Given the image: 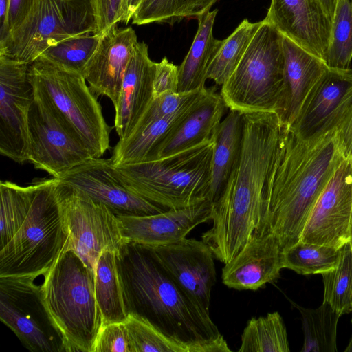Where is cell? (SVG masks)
Masks as SVG:
<instances>
[{
	"mask_svg": "<svg viewBox=\"0 0 352 352\" xmlns=\"http://www.w3.org/2000/svg\"><path fill=\"white\" fill-rule=\"evenodd\" d=\"M335 135L344 159L352 161V104L336 129Z\"/></svg>",
	"mask_w": 352,
	"mask_h": 352,
	"instance_id": "7bdbcfd3",
	"label": "cell"
},
{
	"mask_svg": "<svg viewBox=\"0 0 352 352\" xmlns=\"http://www.w3.org/2000/svg\"><path fill=\"white\" fill-rule=\"evenodd\" d=\"M344 160L335 132L304 141L285 126L265 183L256 233H273L283 252L298 243L314 206Z\"/></svg>",
	"mask_w": 352,
	"mask_h": 352,
	"instance_id": "7a4b0ae2",
	"label": "cell"
},
{
	"mask_svg": "<svg viewBox=\"0 0 352 352\" xmlns=\"http://www.w3.org/2000/svg\"><path fill=\"white\" fill-rule=\"evenodd\" d=\"M212 208V202L206 199L155 214L117 217L126 243L157 246L186 238L198 225L211 220Z\"/></svg>",
	"mask_w": 352,
	"mask_h": 352,
	"instance_id": "d6986e66",
	"label": "cell"
},
{
	"mask_svg": "<svg viewBox=\"0 0 352 352\" xmlns=\"http://www.w3.org/2000/svg\"><path fill=\"white\" fill-rule=\"evenodd\" d=\"M340 249L299 241L283 252V268L302 275L322 274L336 267Z\"/></svg>",
	"mask_w": 352,
	"mask_h": 352,
	"instance_id": "836d02e7",
	"label": "cell"
},
{
	"mask_svg": "<svg viewBox=\"0 0 352 352\" xmlns=\"http://www.w3.org/2000/svg\"><path fill=\"white\" fill-rule=\"evenodd\" d=\"M283 34L265 19L239 65L221 85L230 110L243 114L279 111L284 87Z\"/></svg>",
	"mask_w": 352,
	"mask_h": 352,
	"instance_id": "52a82bcc",
	"label": "cell"
},
{
	"mask_svg": "<svg viewBox=\"0 0 352 352\" xmlns=\"http://www.w3.org/2000/svg\"><path fill=\"white\" fill-rule=\"evenodd\" d=\"M217 0H190L188 16L195 17L202 12L210 10Z\"/></svg>",
	"mask_w": 352,
	"mask_h": 352,
	"instance_id": "bcb514c9",
	"label": "cell"
},
{
	"mask_svg": "<svg viewBox=\"0 0 352 352\" xmlns=\"http://www.w3.org/2000/svg\"><path fill=\"white\" fill-rule=\"evenodd\" d=\"M294 305L302 317L304 344L301 352L337 351V327L341 316L324 302L316 309Z\"/></svg>",
	"mask_w": 352,
	"mask_h": 352,
	"instance_id": "f1b7e54d",
	"label": "cell"
},
{
	"mask_svg": "<svg viewBox=\"0 0 352 352\" xmlns=\"http://www.w3.org/2000/svg\"><path fill=\"white\" fill-rule=\"evenodd\" d=\"M34 96L28 118V162L58 178L94 157L54 109L34 94Z\"/></svg>",
	"mask_w": 352,
	"mask_h": 352,
	"instance_id": "8fae6325",
	"label": "cell"
},
{
	"mask_svg": "<svg viewBox=\"0 0 352 352\" xmlns=\"http://www.w3.org/2000/svg\"><path fill=\"white\" fill-rule=\"evenodd\" d=\"M321 275L322 302L330 305L340 316L352 312V250L349 242L340 248L336 267Z\"/></svg>",
	"mask_w": 352,
	"mask_h": 352,
	"instance_id": "d6a6232c",
	"label": "cell"
},
{
	"mask_svg": "<svg viewBox=\"0 0 352 352\" xmlns=\"http://www.w3.org/2000/svg\"><path fill=\"white\" fill-rule=\"evenodd\" d=\"M238 160L212 204V226L201 235L217 259L226 264L259 228L265 183L285 126L272 112L245 113Z\"/></svg>",
	"mask_w": 352,
	"mask_h": 352,
	"instance_id": "6da1fadb",
	"label": "cell"
},
{
	"mask_svg": "<svg viewBox=\"0 0 352 352\" xmlns=\"http://www.w3.org/2000/svg\"><path fill=\"white\" fill-rule=\"evenodd\" d=\"M284 87L277 115L286 127L296 119L308 94L327 68V64L283 35Z\"/></svg>",
	"mask_w": 352,
	"mask_h": 352,
	"instance_id": "603a6c76",
	"label": "cell"
},
{
	"mask_svg": "<svg viewBox=\"0 0 352 352\" xmlns=\"http://www.w3.org/2000/svg\"><path fill=\"white\" fill-rule=\"evenodd\" d=\"M214 136L197 145L156 160L114 165L134 192L166 210L209 199Z\"/></svg>",
	"mask_w": 352,
	"mask_h": 352,
	"instance_id": "8992f818",
	"label": "cell"
},
{
	"mask_svg": "<svg viewBox=\"0 0 352 352\" xmlns=\"http://www.w3.org/2000/svg\"><path fill=\"white\" fill-rule=\"evenodd\" d=\"M206 89V87L188 93H166L154 98L133 132L140 130L156 120L176 113L184 105L199 96Z\"/></svg>",
	"mask_w": 352,
	"mask_h": 352,
	"instance_id": "f35d334b",
	"label": "cell"
},
{
	"mask_svg": "<svg viewBox=\"0 0 352 352\" xmlns=\"http://www.w3.org/2000/svg\"><path fill=\"white\" fill-rule=\"evenodd\" d=\"M156 64L149 57L147 44L138 41L126 67L118 102L114 107V128L120 139L133 132L154 98Z\"/></svg>",
	"mask_w": 352,
	"mask_h": 352,
	"instance_id": "7402d4cb",
	"label": "cell"
},
{
	"mask_svg": "<svg viewBox=\"0 0 352 352\" xmlns=\"http://www.w3.org/2000/svg\"><path fill=\"white\" fill-rule=\"evenodd\" d=\"M30 278L0 277V319L30 351H63Z\"/></svg>",
	"mask_w": 352,
	"mask_h": 352,
	"instance_id": "7c38bea8",
	"label": "cell"
},
{
	"mask_svg": "<svg viewBox=\"0 0 352 352\" xmlns=\"http://www.w3.org/2000/svg\"><path fill=\"white\" fill-rule=\"evenodd\" d=\"M93 352H133L125 322H113L102 326Z\"/></svg>",
	"mask_w": 352,
	"mask_h": 352,
	"instance_id": "ab89813d",
	"label": "cell"
},
{
	"mask_svg": "<svg viewBox=\"0 0 352 352\" xmlns=\"http://www.w3.org/2000/svg\"><path fill=\"white\" fill-rule=\"evenodd\" d=\"M29 66L0 55V153L19 164L28 162V118L34 98Z\"/></svg>",
	"mask_w": 352,
	"mask_h": 352,
	"instance_id": "5bb4252c",
	"label": "cell"
},
{
	"mask_svg": "<svg viewBox=\"0 0 352 352\" xmlns=\"http://www.w3.org/2000/svg\"><path fill=\"white\" fill-rule=\"evenodd\" d=\"M243 116L241 112L230 110L214 133L210 194L212 204L223 192L239 157L243 138Z\"/></svg>",
	"mask_w": 352,
	"mask_h": 352,
	"instance_id": "4316f807",
	"label": "cell"
},
{
	"mask_svg": "<svg viewBox=\"0 0 352 352\" xmlns=\"http://www.w3.org/2000/svg\"><path fill=\"white\" fill-rule=\"evenodd\" d=\"M239 352H289L286 327L278 311L252 318L241 337Z\"/></svg>",
	"mask_w": 352,
	"mask_h": 352,
	"instance_id": "f546056e",
	"label": "cell"
},
{
	"mask_svg": "<svg viewBox=\"0 0 352 352\" xmlns=\"http://www.w3.org/2000/svg\"><path fill=\"white\" fill-rule=\"evenodd\" d=\"M58 181L116 216H143L168 210L142 197L129 187L111 158L92 157L68 170Z\"/></svg>",
	"mask_w": 352,
	"mask_h": 352,
	"instance_id": "4fadbf2b",
	"label": "cell"
},
{
	"mask_svg": "<svg viewBox=\"0 0 352 352\" xmlns=\"http://www.w3.org/2000/svg\"><path fill=\"white\" fill-rule=\"evenodd\" d=\"M58 187L64 220L69 234V249L94 271L103 251L109 250L118 254L126 243L118 217L105 206L59 181Z\"/></svg>",
	"mask_w": 352,
	"mask_h": 352,
	"instance_id": "30bf717a",
	"label": "cell"
},
{
	"mask_svg": "<svg viewBox=\"0 0 352 352\" xmlns=\"http://www.w3.org/2000/svg\"><path fill=\"white\" fill-rule=\"evenodd\" d=\"M352 104V69L327 67L288 129L304 141L334 133Z\"/></svg>",
	"mask_w": 352,
	"mask_h": 352,
	"instance_id": "9a60e30c",
	"label": "cell"
},
{
	"mask_svg": "<svg viewBox=\"0 0 352 352\" xmlns=\"http://www.w3.org/2000/svg\"><path fill=\"white\" fill-rule=\"evenodd\" d=\"M190 0H144L132 18L138 25L153 23L173 25L188 16Z\"/></svg>",
	"mask_w": 352,
	"mask_h": 352,
	"instance_id": "74e56055",
	"label": "cell"
},
{
	"mask_svg": "<svg viewBox=\"0 0 352 352\" xmlns=\"http://www.w3.org/2000/svg\"><path fill=\"white\" fill-rule=\"evenodd\" d=\"M352 59V2L338 0L332 21L326 64L335 69H349Z\"/></svg>",
	"mask_w": 352,
	"mask_h": 352,
	"instance_id": "8d00e7d4",
	"label": "cell"
},
{
	"mask_svg": "<svg viewBox=\"0 0 352 352\" xmlns=\"http://www.w3.org/2000/svg\"><path fill=\"white\" fill-rule=\"evenodd\" d=\"M344 351H347V352H349V351H352V338L347 346V347L345 349Z\"/></svg>",
	"mask_w": 352,
	"mask_h": 352,
	"instance_id": "681fc988",
	"label": "cell"
},
{
	"mask_svg": "<svg viewBox=\"0 0 352 352\" xmlns=\"http://www.w3.org/2000/svg\"><path fill=\"white\" fill-rule=\"evenodd\" d=\"M102 36L85 34L74 36L50 47L41 56L65 70L83 76Z\"/></svg>",
	"mask_w": 352,
	"mask_h": 352,
	"instance_id": "e575fe53",
	"label": "cell"
},
{
	"mask_svg": "<svg viewBox=\"0 0 352 352\" xmlns=\"http://www.w3.org/2000/svg\"><path fill=\"white\" fill-rule=\"evenodd\" d=\"M9 8V0H0V52L6 47L11 36Z\"/></svg>",
	"mask_w": 352,
	"mask_h": 352,
	"instance_id": "f6af8a7d",
	"label": "cell"
},
{
	"mask_svg": "<svg viewBox=\"0 0 352 352\" xmlns=\"http://www.w3.org/2000/svg\"><path fill=\"white\" fill-rule=\"evenodd\" d=\"M124 322L133 352H201L196 346L168 337L138 316L129 314Z\"/></svg>",
	"mask_w": 352,
	"mask_h": 352,
	"instance_id": "d590c367",
	"label": "cell"
},
{
	"mask_svg": "<svg viewBox=\"0 0 352 352\" xmlns=\"http://www.w3.org/2000/svg\"><path fill=\"white\" fill-rule=\"evenodd\" d=\"M283 269V251L272 232L255 233L222 269V283L237 290H257L272 283Z\"/></svg>",
	"mask_w": 352,
	"mask_h": 352,
	"instance_id": "ffe728a7",
	"label": "cell"
},
{
	"mask_svg": "<svg viewBox=\"0 0 352 352\" xmlns=\"http://www.w3.org/2000/svg\"><path fill=\"white\" fill-rule=\"evenodd\" d=\"M28 76L34 94L54 109L94 157H101L109 148L111 128L85 78L41 56L30 64Z\"/></svg>",
	"mask_w": 352,
	"mask_h": 352,
	"instance_id": "ba28073f",
	"label": "cell"
},
{
	"mask_svg": "<svg viewBox=\"0 0 352 352\" xmlns=\"http://www.w3.org/2000/svg\"><path fill=\"white\" fill-rule=\"evenodd\" d=\"M33 182L21 186L10 181L0 182V248L17 233L30 212L34 197Z\"/></svg>",
	"mask_w": 352,
	"mask_h": 352,
	"instance_id": "4dcf8cb0",
	"label": "cell"
},
{
	"mask_svg": "<svg viewBox=\"0 0 352 352\" xmlns=\"http://www.w3.org/2000/svg\"><path fill=\"white\" fill-rule=\"evenodd\" d=\"M217 9L199 14L198 28L190 50L178 67V93H188L205 88L209 67L224 39L213 35Z\"/></svg>",
	"mask_w": 352,
	"mask_h": 352,
	"instance_id": "484cf974",
	"label": "cell"
},
{
	"mask_svg": "<svg viewBox=\"0 0 352 352\" xmlns=\"http://www.w3.org/2000/svg\"><path fill=\"white\" fill-rule=\"evenodd\" d=\"M33 184L34 197L25 222L0 250V277L36 280L70 246L58 179H36Z\"/></svg>",
	"mask_w": 352,
	"mask_h": 352,
	"instance_id": "5b68a950",
	"label": "cell"
},
{
	"mask_svg": "<svg viewBox=\"0 0 352 352\" xmlns=\"http://www.w3.org/2000/svg\"><path fill=\"white\" fill-rule=\"evenodd\" d=\"M117 256L129 314L201 352L232 351L209 312L174 282L150 246L126 243Z\"/></svg>",
	"mask_w": 352,
	"mask_h": 352,
	"instance_id": "3957f363",
	"label": "cell"
},
{
	"mask_svg": "<svg viewBox=\"0 0 352 352\" xmlns=\"http://www.w3.org/2000/svg\"><path fill=\"white\" fill-rule=\"evenodd\" d=\"M96 30L91 0H37L0 55L30 64L50 47Z\"/></svg>",
	"mask_w": 352,
	"mask_h": 352,
	"instance_id": "9c48e42d",
	"label": "cell"
},
{
	"mask_svg": "<svg viewBox=\"0 0 352 352\" xmlns=\"http://www.w3.org/2000/svg\"><path fill=\"white\" fill-rule=\"evenodd\" d=\"M349 243H350V245L351 247V250H352V217H351V237H350Z\"/></svg>",
	"mask_w": 352,
	"mask_h": 352,
	"instance_id": "f907efd6",
	"label": "cell"
},
{
	"mask_svg": "<svg viewBox=\"0 0 352 352\" xmlns=\"http://www.w3.org/2000/svg\"><path fill=\"white\" fill-rule=\"evenodd\" d=\"M138 42L131 27H115L102 34L83 77L96 96H105L116 107L126 67Z\"/></svg>",
	"mask_w": 352,
	"mask_h": 352,
	"instance_id": "44dd1931",
	"label": "cell"
},
{
	"mask_svg": "<svg viewBox=\"0 0 352 352\" xmlns=\"http://www.w3.org/2000/svg\"><path fill=\"white\" fill-rule=\"evenodd\" d=\"M9 25L11 34L25 20L37 0H9Z\"/></svg>",
	"mask_w": 352,
	"mask_h": 352,
	"instance_id": "ee69618b",
	"label": "cell"
},
{
	"mask_svg": "<svg viewBox=\"0 0 352 352\" xmlns=\"http://www.w3.org/2000/svg\"><path fill=\"white\" fill-rule=\"evenodd\" d=\"M264 19L326 63L332 21L319 0H271Z\"/></svg>",
	"mask_w": 352,
	"mask_h": 352,
	"instance_id": "ac0fdd59",
	"label": "cell"
},
{
	"mask_svg": "<svg viewBox=\"0 0 352 352\" xmlns=\"http://www.w3.org/2000/svg\"><path fill=\"white\" fill-rule=\"evenodd\" d=\"M327 14L333 21L338 0H319Z\"/></svg>",
	"mask_w": 352,
	"mask_h": 352,
	"instance_id": "c3c4849f",
	"label": "cell"
},
{
	"mask_svg": "<svg viewBox=\"0 0 352 352\" xmlns=\"http://www.w3.org/2000/svg\"><path fill=\"white\" fill-rule=\"evenodd\" d=\"M150 247L174 282L209 312L211 290L216 283L214 256L210 248L202 240L193 238Z\"/></svg>",
	"mask_w": 352,
	"mask_h": 352,
	"instance_id": "e0dca14e",
	"label": "cell"
},
{
	"mask_svg": "<svg viewBox=\"0 0 352 352\" xmlns=\"http://www.w3.org/2000/svg\"><path fill=\"white\" fill-rule=\"evenodd\" d=\"M262 21L252 23L245 19L226 39L212 60L207 78L222 85L234 71Z\"/></svg>",
	"mask_w": 352,
	"mask_h": 352,
	"instance_id": "1f68e13d",
	"label": "cell"
},
{
	"mask_svg": "<svg viewBox=\"0 0 352 352\" xmlns=\"http://www.w3.org/2000/svg\"><path fill=\"white\" fill-rule=\"evenodd\" d=\"M226 109L220 93L217 94L214 87L208 88L192 111L160 144L148 161L176 153L212 138Z\"/></svg>",
	"mask_w": 352,
	"mask_h": 352,
	"instance_id": "cb8c5ba5",
	"label": "cell"
},
{
	"mask_svg": "<svg viewBox=\"0 0 352 352\" xmlns=\"http://www.w3.org/2000/svg\"><path fill=\"white\" fill-rule=\"evenodd\" d=\"M143 1L144 0H126L124 23L127 24L132 20L133 15Z\"/></svg>",
	"mask_w": 352,
	"mask_h": 352,
	"instance_id": "7dc6e473",
	"label": "cell"
},
{
	"mask_svg": "<svg viewBox=\"0 0 352 352\" xmlns=\"http://www.w3.org/2000/svg\"><path fill=\"white\" fill-rule=\"evenodd\" d=\"M178 67L164 57L157 63L153 80L154 98L166 93H178Z\"/></svg>",
	"mask_w": 352,
	"mask_h": 352,
	"instance_id": "b9f144b4",
	"label": "cell"
},
{
	"mask_svg": "<svg viewBox=\"0 0 352 352\" xmlns=\"http://www.w3.org/2000/svg\"><path fill=\"white\" fill-rule=\"evenodd\" d=\"M207 89L176 113L156 120L125 138L120 139L113 148L111 157L113 165L148 161L160 144L192 111Z\"/></svg>",
	"mask_w": 352,
	"mask_h": 352,
	"instance_id": "d4e9b609",
	"label": "cell"
},
{
	"mask_svg": "<svg viewBox=\"0 0 352 352\" xmlns=\"http://www.w3.org/2000/svg\"><path fill=\"white\" fill-rule=\"evenodd\" d=\"M39 295L66 352H93L103 320L94 271L69 248L44 275Z\"/></svg>",
	"mask_w": 352,
	"mask_h": 352,
	"instance_id": "277c9868",
	"label": "cell"
},
{
	"mask_svg": "<svg viewBox=\"0 0 352 352\" xmlns=\"http://www.w3.org/2000/svg\"><path fill=\"white\" fill-rule=\"evenodd\" d=\"M351 2H352V0H351Z\"/></svg>",
	"mask_w": 352,
	"mask_h": 352,
	"instance_id": "816d5d0a",
	"label": "cell"
},
{
	"mask_svg": "<svg viewBox=\"0 0 352 352\" xmlns=\"http://www.w3.org/2000/svg\"><path fill=\"white\" fill-rule=\"evenodd\" d=\"M117 254L111 250L103 251L96 262L94 270L95 295L103 325L125 322L129 315Z\"/></svg>",
	"mask_w": 352,
	"mask_h": 352,
	"instance_id": "83f0119b",
	"label": "cell"
},
{
	"mask_svg": "<svg viewBox=\"0 0 352 352\" xmlns=\"http://www.w3.org/2000/svg\"><path fill=\"white\" fill-rule=\"evenodd\" d=\"M97 30L95 34L102 35L109 30L124 23L126 0H91Z\"/></svg>",
	"mask_w": 352,
	"mask_h": 352,
	"instance_id": "60d3db41",
	"label": "cell"
},
{
	"mask_svg": "<svg viewBox=\"0 0 352 352\" xmlns=\"http://www.w3.org/2000/svg\"><path fill=\"white\" fill-rule=\"evenodd\" d=\"M352 161L344 160L319 197L300 241L340 249L351 237Z\"/></svg>",
	"mask_w": 352,
	"mask_h": 352,
	"instance_id": "2e32d148",
	"label": "cell"
}]
</instances>
